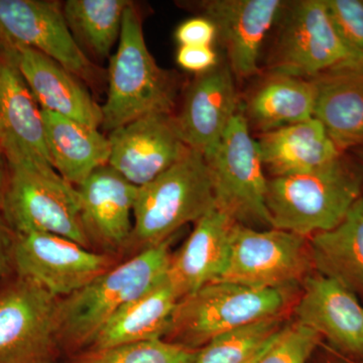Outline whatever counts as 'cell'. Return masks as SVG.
I'll return each instance as SVG.
<instances>
[{
	"label": "cell",
	"instance_id": "6da1fadb",
	"mask_svg": "<svg viewBox=\"0 0 363 363\" xmlns=\"http://www.w3.org/2000/svg\"><path fill=\"white\" fill-rule=\"evenodd\" d=\"M362 172L342 155L307 173L267 179L272 228L311 238L341 223L362 197Z\"/></svg>",
	"mask_w": 363,
	"mask_h": 363
},
{
	"label": "cell",
	"instance_id": "7a4b0ae2",
	"mask_svg": "<svg viewBox=\"0 0 363 363\" xmlns=\"http://www.w3.org/2000/svg\"><path fill=\"white\" fill-rule=\"evenodd\" d=\"M178 80L157 65L133 2L124 13L116 51L107 74V96L101 106V128L107 133L150 114H174Z\"/></svg>",
	"mask_w": 363,
	"mask_h": 363
},
{
	"label": "cell",
	"instance_id": "3957f363",
	"mask_svg": "<svg viewBox=\"0 0 363 363\" xmlns=\"http://www.w3.org/2000/svg\"><path fill=\"white\" fill-rule=\"evenodd\" d=\"M173 238L140 250L133 259L109 269L77 292L59 298L60 343L70 348H88L117 312L164 278Z\"/></svg>",
	"mask_w": 363,
	"mask_h": 363
},
{
	"label": "cell",
	"instance_id": "277c9868",
	"mask_svg": "<svg viewBox=\"0 0 363 363\" xmlns=\"http://www.w3.org/2000/svg\"><path fill=\"white\" fill-rule=\"evenodd\" d=\"M296 302L295 288L255 289L213 281L179 300L167 336L169 342L198 350L238 327L286 316Z\"/></svg>",
	"mask_w": 363,
	"mask_h": 363
},
{
	"label": "cell",
	"instance_id": "5b68a950",
	"mask_svg": "<svg viewBox=\"0 0 363 363\" xmlns=\"http://www.w3.org/2000/svg\"><path fill=\"white\" fill-rule=\"evenodd\" d=\"M0 214L16 234L51 233L90 248L78 189L45 162H7Z\"/></svg>",
	"mask_w": 363,
	"mask_h": 363
},
{
	"label": "cell",
	"instance_id": "8992f818",
	"mask_svg": "<svg viewBox=\"0 0 363 363\" xmlns=\"http://www.w3.org/2000/svg\"><path fill=\"white\" fill-rule=\"evenodd\" d=\"M213 208L206 161L201 152L191 150L181 161L138 188L131 242L143 247L142 250L156 247Z\"/></svg>",
	"mask_w": 363,
	"mask_h": 363
},
{
	"label": "cell",
	"instance_id": "52a82bcc",
	"mask_svg": "<svg viewBox=\"0 0 363 363\" xmlns=\"http://www.w3.org/2000/svg\"><path fill=\"white\" fill-rule=\"evenodd\" d=\"M204 157L213 188L215 207L243 225L272 228L267 207L264 162L242 108Z\"/></svg>",
	"mask_w": 363,
	"mask_h": 363
},
{
	"label": "cell",
	"instance_id": "ba28073f",
	"mask_svg": "<svg viewBox=\"0 0 363 363\" xmlns=\"http://www.w3.org/2000/svg\"><path fill=\"white\" fill-rule=\"evenodd\" d=\"M363 65V57L339 37L324 0L286 4L271 60V74L318 77L345 67Z\"/></svg>",
	"mask_w": 363,
	"mask_h": 363
},
{
	"label": "cell",
	"instance_id": "9c48e42d",
	"mask_svg": "<svg viewBox=\"0 0 363 363\" xmlns=\"http://www.w3.org/2000/svg\"><path fill=\"white\" fill-rule=\"evenodd\" d=\"M314 269L309 238L281 229L255 230L236 222L225 269L217 281L255 289H293Z\"/></svg>",
	"mask_w": 363,
	"mask_h": 363
},
{
	"label": "cell",
	"instance_id": "30bf717a",
	"mask_svg": "<svg viewBox=\"0 0 363 363\" xmlns=\"http://www.w3.org/2000/svg\"><path fill=\"white\" fill-rule=\"evenodd\" d=\"M59 298L20 278L0 291V363H52Z\"/></svg>",
	"mask_w": 363,
	"mask_h": 363
},
{
	"label": "cell",
	"instance_id": "8fae6325",
	"mask_svg": "<svg viewBox=\"0 0 363 363\" xmlns=\"http://www.w3.org/2000/svg\"><path fill=\"white\" fill-rule=\"evenodd\" d=\"M0 43L32 48L63 66L85 85L97 86L101 70L72 35L62 2L0 0Z\"/></svg>",
	"mask_w": 363,
	"mask_h": 363
},
{
	"label": "cell",
	"instance_id": "7c38bea8",
	"mask_svg": "<svg viewBox=\"0 0 363 363\" xmlns=\"http://www.w3.org/2000/svg\"><path fill=\"white\" fill-rule=\"evenodd\" d=\"M107 255L51 233L16 234L13 267L20 278L62 298L111 269Z\"/></svg>",
	"mask_w": 363,
	"mask_h": 363
},
{
	"label": "cell",
	"instance_id": "4fadbf2b",
	"mask_svg": "<svg viewBox=\"0 0 363 363\" xmlns=\"http://www.w3.org/2000/svg\"><path fill=\"white\" fill-rule=\"evenodd\" d=\"M109 166L136 187H143L190 152L182 140L175 114H150L107 135Z\"/></svg>",
	"mask_w": 363,
	"mask_h": 363
},
{
	"label": "cell",
	"instance_id": "5bb4252c",
	"mask_svg": "<svg viewBox=\"0 0 363 363\" xmlns=\"http://www.w3.org/2000/svg\"><path fill=\"white\" fill-rule=\"evenodd\" d=\"M202 16L214 23L217 40L225 50L227 65L236 78L259 73L267 33L286 6L281 0H209L200 2Z\"/></svg>",
	"mask_w": 363,
	"mask_h": 363
},
{
	"label": "cell",
	"instance_id": "9a60e30c",
	"mask_svg": "<svg viewBox=\"0 0 363 363\" xmlns=\"http://www.w3.org/2000/svg\"><path fill=\"white\" fill-rule=\"evenodd\" d=\"M241 108L233 72L227 64H219L196 76L189 84L175 116L177 128L189 149L204 156L219 142Z\"/></svg>",
	"mask_w": 363,
	"mask_h": 363
},
{
	"label": "cell",
	"instance_id": "2e32d148",
	"mask_svg": "<svg viewBox=\"0 0 363 363\" xmlns=\"http://www.w3.org/2000/svg\"><path fill=\"white\" fill-rule=\"evenodd\" d=\"M78 189L81 221L90 247L118 252L131 243L138 187L109 164L97 169Z\"/></svg>",
	"mask_w": 363,
	"mask_h": 363
},
{
	"label": "cell",
	"instance_id": "e0dca14e",
	"mask_svg": "<svg viewBox=\"0 0 363 363\" xmlns=\"http://www.w3.org/2000/svg\"><path fill=\"white\" fill-rule=\"evenodd\" d=\"M296 321L324 336L338 350L363 358V307L342 284L316 272L303 283Z\"/></svg>",
	"mask_w": 363,
	"mask_h": 363
},
{
	"label": "cell",
	"instance_id": "ac0fdd59",
	"mask_svg": "<svg viewBox=\"0 0 363 363\" xmlns=\"http://www.w3.org/2000/svg\"><path fill=\"white\" fill-rule=\"evenodd\" d=\"M0 50L20 71L42 111L93 128L101 126V106L80 79L32 48L0 43Z\"/></svg>",
	"mask_w": 363,
	"mask_h": 363
},
{
	"label": "cell",
	"instance_id": "d6986e66",
	"mask_svg": "<svg viewBox=\"0 0 363 363\" xmlns=\"http://www.w3.org/2000/svg\"><path fill=\"white\" fill-rule=\"evenodd\" d=\"M0 150L6 162L32 161L52 166L42 108L20 71L1 50Z\"/></svg>",
	"mask_w": 363,
	"mask_h": 363
},
{
	"label": "cell",
	"instance_id": "ffe728a7",
	"mask_svg": "<svg viewBox=\"0 0 363 363\" xmlns=\"http://www.w3.org/2000/svg\"><path fill=\"white\" fill-rule=\"evenodd\" d=\"M235 223L215 207L196 222L180 250L171 255L167 277L179 300L220 278Z\"/></svg>",
	"mask_w": 363,
	"mask_h": 363
},
{
	"label": "cell",
	"instance_id": "44dd1931",
	"mask_svg": "<svg viewBox=\"0 0 363 363\" xmlns=\"http://www.w3.org/2000/svg\"><path fill=\"white\" fill-rule=\"evenodd\" d=\"M314 118L341 152L363 145V65L345 67L311 79Z\"/></svg>",
	"mask_w": 363,
	"mask_h": 363
},
{
	"label": "cell",
	"instance_id": "7402d4cb",
	"mask_svg": "<svg viewBox=\"0 0 363 363\" xmlns=\"http://www.w3.org/2000/svg\"><path fill=\"white\" fill-rule=\"evenodd\" d=\"M45 145L52 168L78 187L97 169L108 164L111 145L98 128L54 112L42 111Z\"/></svg>",
	"mask_w": 363,
	"mask_h": 363
},
{
	"label": "cell",
	"instance_id": "603a6c76",
	"mask_svg": "<svg viewBox=\"0 0 363 363\" xmlns=\"http://www.w3.org/2000/svg\"><path fill=\"white\" fill-rule=\"evenodd\" d=\"M260 157L272 177L307 173L342 155L316 118L260 135Z\"/></svg>",
	"mask_w": 363,
	"mask_h": 363
},
{
	"label": "cell",
	"instance_id": "cb8c5ba5",
	"mask_svg": "<svg viewBox=\"0 0 363 363\" xmlns=\"http://www.w3.org/2000/svg\"><path fill=\"white\" fill-rule=\"evenodd\" d=\"M179 298L168 277L140 297L124 306L102 327L88 351L108 350L136 341L167 336Z\"/></svg>",
	"mask_w": 363,
	"mask_h": 363
},
{
	"label": "cell",
	"instance_id": "d4e9b609",
	"mask_svg": "<svg viewBox=\"0 0 363 363\" xmlns=\"http://www.w3.org/2000/svg\"><path fill=\"white\" fill-rule=\"evenodd\" d=\"M314 107L312 80L271 74L250 93L242 111L250 128L262 135L309 121Z\"/></svg>",
	"mask_w": 363,
	"mask_h": 363
},
{
	"label": "cell",
	"instance_id": "484cf974",
	"mask_svg": "<svg viewBox=\"0 0 363 363\" xmlns=\"http://www.w3.org/2000/svg\"><path fill=\"white\" fill-rule=\"evenodd\" d=\"M317 272L363 293V197L350 208L335 228L309 238Z\"/></svg>",
	"mask_w": 363,
	"mask_h": 363
},
{
	"label": "cell",
	"instance_id": "4316f807",
	"mask_svg": "<svg viewBox=\"0 0 363 363\" xmlns=\"http://www.w3.org/2000/svg\"><path fill=\"white\" fill-rule=\"evenodd\" d=\"M130 0H67L62 2L67 25L83 52L94 58H111L121 37Z\"/></svg>",
	"mask_w": 363,
	"mask_h": 363
},
{
	"label": "cell",
	"instance_id": "83f0119b",
	"mask_svg": "<svg viewBox=\"0 0 363 363\" xmlns=\"http://www.w3.org/2000/svg\"><path fill=\"white\" fill-rule=\"evenodd\" d=\"M285 320L269 318L220 334L198 348L193 363H252L285 327Z\"/></svg>",
	"mask_w": 363,
	"mask_h": 363
},
{
	"label": "cell",
	"instance_id": "f1b7e54d",
	"mask_svg": "<svg viewBox=\"0 0 363 363\" xmlns=\"http://www.w3.org/2000/svg\"><path fill=\"white\" fill-rule=\"evenodd\" d=\"M196 351L162 339H150L88 351L77 363H193Z\"/></svg>",
	"mask_w": 363,
	"mask_h": 363
},
{
	"label": "cell",
	"instance_id": "f546056e",
	"mask_svg": "<svg viewBox=\"0 0 363 363\" xmlns=\"http://www.w3.org/2000/svg\"><path fill=\"white\" fill-rule=\"evenodd\" d=\"M321 336L295 321L286 324L252 363H307Z\"/></svg>",
	"mask_w": 363,
	"mask_h": 363
},
{
	"label": "cell",
	"instance_id": "4dcf8cb0",
	"mask_svg": "<svg viewBox=\"0 0 363 363\" xmlns=\"http://www.w3.org/2000/svg\"><path fill=\"white\" fill-rule=\"evenodd\" d=\"M324 4L339 37L363 57V0H324Z\"/></svg>",
	"mask_w": 363,
	"mask_h": 363
},
{
	"label": "cell",
	"instance_id": "1f68e13d",
	"mask_svg": "<svg viewBox=\"0 0 363 363\" xmlns=\"http://www.w3.org/2000/svg\"><path fill=\"white\" fill-rule=\"evenodd\" d=\"M176 60L181 68L196 75L206 73L220 64L218 55L211 45H181Z\"/></svg>",
	"mask_w": 363,
	"mask_h": 363
},
{
	"label": "cell",
	"instance_id": "d6a6232c",
	"mask_svg": "<svg viewBox=\"0 0 363 363\" xmlns=\"http://www.w3.org/2000/svg\"><path fill=\"white\" fill-rule=\"evenodd\" d=\"M177 43L181 45H211L217 40L214 23L206 16H196L183 21L177 28Z\"/></svg>",
	"mask_w": 363,
	"mask_h": 363
},
{
	"label": "cell",
	"instance_id": "836d02e7",
	"mask_svg": "<svg viewBox=\"0 0 363 363\" xmlns=\"http://www.w3.org/2000/svg\"><path fill=\"white\" fill-rule=\"evenodd\" d=\"M16 233L7 225L0 214V281L13 267V250Z\"/></svg>",
	"mask_w": 363,
	"mask_h": 363
},
{
	"label": "cell",
	"instance_id": "e575fe53",
	"mask_svg": "<svg viewBox=\"0 0 363 363\" xmlns=\"http://www.w3.org/2000/svg\"><path fill=\"white\" fill-rule=\"evenodd\" d=\"M7 178V162L6 157L0 150V204H1L2 196H4V187H6Z\"/></svg>",
	"mask_w": 363,
	"mask_h": 363
},
{
	"label": "cell",
	"instance_id": "d590c367",
	"mask_svg": "<svg viewBox=\"0 0 363 363\" xmlns=\"http://www.w3.org/2000/svg\"><path fill=\"white\" fill-rule=\"evenodd\" d=\"M360 159H362V161L363 162V150H362V152H360Z\"/></svg>",
	"mask_w": 363,
	"mask_h": 363
},
{
	"label": "cell",
	"instance_id": "8d00e7d4",
	"mask_svg": "<svg viewBox=\"0 0 363 363\" xmlns=\"http://www.w3.org/2000/svg\"><path fill=\"white\" fill-rule=\"evenodd\" d=\"M353 363H363V362H353Z\"/></svg>",
	"mask_w": 363,
	"mask_h": 363
}]
</instances>
